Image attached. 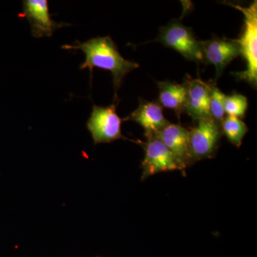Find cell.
I'll use <instances>...</instances> for the list:
<instances>
[{"mask_svg": "<svg viewBox=\"0 0 257 257\" xmlns=\"http://www.w3.org/2000/svg\"><path fill=\"white\" fill-rule=\"evenodd\" d=\"M62 47L65 50H82L86 59L81 64L80 69H89L91 76L95 67L109 71L112 74L115 97L125 76L140 67L136 62L125 60L110 36L96 37L84 42L77 41L74 45H66Z\"/></svg>", "mask_w": 257, "mask_h": 257, "instance_id": "1", "label": "cell"}, {"mask_svg": "<svg viewBox=\"0 0 257 257\" xmlns=\"http://www.w3.org/2000/svg\"><path fill=\"white\" fill-rule=\"evenodd\" d=\"M243 15V28L239 39L234 40L239 45L240 55L246 61V69L234 72L235 77L251 84L255 89L257 84V2L248 7L229 4Z\"/></svg>", "mask_w": 257, "mask_h": 257, "instance_id": "2", "label": "cell"}, {"mask_svg": "<svg viewBox=\"0 0 257 257\" xmlns=\"http://www.w3.org/2000/svg\"><path fill=\"white\" fill-rule=\"evenodd\" d=\"M157 41L177 51L187 60L204 62L201 42L194 37L192 28H187L181 22L172 21L161 28Z\"/></svg>", "mask_w": 257, "mask_h": 257, "instance_id": "3", "label": "cell"}, {"mask_svg": "<svg viewBox=\"0 0 257 257\" xmlns=\"http://www.w3.org/2000/svg\"><path fill=\"white\" fill-rule=\"evenodd\" d=\"M197 122L189 131V153L192 163L214 157L223 135L221 124L211 117Z\"/></svg>", "mask_w": 257, "mask_h": 257, "instance_id": "4", "label": "cell"}, {"mask_svg": "<svg viewBox=\"0 0 257 257\" xmlns=\"http://www.w3.org/2000/svg\"><path fill=\"white\" fill-rule=\"evenodd\" d=\"M123 121L116 113V104L93 106L87 127L92 135L94 145L110 143L117 140H128L121 133Z\"/></svg>", "mask_w": 257, "mask_h": 257, "instance_id": "5", "label": "cell"}, {"mask_svg": "<svg viewBox=\"0 0 257 257\" xmlns=\"http://www.w3.org/2000/svg\"><path fill=\"white\" fill-rule=\"evenodd\" d=\"M140 143L145 152L142 163V180L161 172L182 171L175 157L156 135L147 138L145 143Z\"/></svg>", "mask_w": 257, "mask_h": 257, "instance_id": "6", "label": "cell"}, {"mask_svg": "<svg viewBox=\"0 0 257 257\" xmlns=\"http://www.w3.org/2000/svg\"><path fill=\"white\" fill-rule=\"evenodd\" d=\"M23 13L19 17L28 20L32 36L35 38L50 37L64 23H57L52 19L47 0H25L23 2Z\"/></svg>", "mask_w": 257, "mask_h": 257, "instance_id": "7", "label": "cell"}, {"mask_svg": "<svg viewBox=\"0 0 257 257\" xmlns=\"http://www.w3.org/2000/svg\"><path fill=\"white\" fill-rule=\"evenodd\" d=\"M200 42L204 62L215 66L216 79L221 77L226 66L240 55L239 45L234 40L214 37Z\"/></svg>", "mask_w": 257, "mask_h": 257, "instance_id": "8", "label": "cell"}, {"mask_svg": "<svg viewBox=\"0 0 257 257\" xmlns=\"http://www.w3.org/2000/svg\"><path fill=\"white\" fill-rule=\"evenodd\" d=\"M156 136L175 157L182 171L192 163L189 153L188 130L180 125L170 122L159 132Z\"/></svg>", "mask_w": 257, "mask_h": 257, "instance_id": "9", "label": "cell"}, {"mask_svg": "<svg viewBox=\"0 0 257 257\" xmlns=\"http://www.w3.org/2000/svg\"><path fill=\"white\" fill-rule=\"evenodd\" d=\"M184 83L187 86V102L184 112L188 114L194 121L210 117L209 99L210 85L200 79L186 77Z\"/></svg>", "mask_w": 257, "mask_h": 257, "instance_id": "10", "label": "cell"}, {"mask_svg": "<svg viewBox=\"0 0 257 257\" xmlns=\"http://www.w3.org/2000/svg\"><path fill=\"white\" fill-rule=\"evenodd\" d=\"M123 120L138 123L145 130L146 138L155 136L170 123L166 119L162 106L158 101H149L143 99H140L138 109Z\"/></svg>", "mask_w": 257, "mask_h": 257, "instance_id": "11", "label": "cell"}, {"mask_svg": "<svg viewBox=\"0 0 257 257\" xmlns=\"http://www.w3.org/2000/svg\"><path fill=\"white\" fill-rule=\"evenodd\" d=\"M160 89L158 102L160 105L175 111L177 116H180L185 110L187 102V89L185 83L177 84L176 82H157Z\"/></svg>", "mask_w": 257, "mask_h": 257, "instance_id": "12", "label": "cell"}, {"mask_svg": "<svg viewBox=\"0 0 257 257\" xmlns=\"http://www.w3.org/2000/svg\"><path fill=\"white\" fill-rule=\"evenodd\" d=\"M221 131L230 143L240 147L248 128L242 120L235 116H225L221 123Z\"/></svg>", "mask_w": 257, "mask_h": 257, "instance_id": "13", "label": "cell"}, {"mask_svg": "<svg viewBox=\"0 0 257 257\" xmlns=\"http://www.w3.org/2000/svg\"><path fill=\"white\" fill-rule=\"evenodd\" d=\"M210 85L209 113L211 119L221 124L225 117L224 107L225 94L216 87L215 83L209 82Z\"/></svg>", "mask_w": 257, "mask_h": 257, "instance_id": "14", "label": "cell"}, {"mask_svg": "<svg viewBox=\"0 0 257 257\" xmlns=\"http://www.w3.org/2000/svg\"><path fill=\"white\" fill-rule=\"evenodd\" d=\"M224 107L225 114L241 119L244 117L248 107L246 96L239 93L225 96Z\"/></svg>", "mask_w": 257, "mask_h": 257, "instance_id": "15", "label": "cell"}]
</instances>
